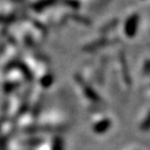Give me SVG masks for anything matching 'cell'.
<instances>
[{
    "label": "cell",
    "mask_w": 150,
    "mask_h": 150,
    "mask_svg": "<svg viewBox=\"0 0 150 150\" xmlns=\"http://www.w3.org/2000/svg\"><path fill=\"white\" fill-rule=\"evenodd\" d=\"M136 23H137V19L134 18L132 19L130 22L128 23V25H127V33L129 35H134V30H136Z\"/></svg>",
    "instance_id": "obj_2"
},
{
    "label": "cell",
    "mask_w": 150,
    "mask_h": 150,
    "mask_svg": "<svg viewBox=\"0 0 150 150\" xmlns=\"http://www.w3.org/2000/svg\"><path fill=\"white\" fill-rule=\"evenodd\" d=\"M109 125L110 122L107 121V120H104V121L100 122L98 124H97V126L95 127V131L98 132V133H103L104 131H106L109 128Z\"/></svg>",
    "instance_id": "obj_1"
},
{
    "label": "cell",
    "mask_w": 150,
    "mask_h": 150,
    "mask_svg": "<svg viewBox=\"0 0 150 150\" xmlns=\"http://www.w3.org/2000/svg\"><path fill=\"white\" fill-rule=\"evenodd\" d=\"M142 128V130H149L150 129V115H149V118H147L143 122Z\"/></svg>",
    "instance_id": "obj_3"
}]
</instances>
